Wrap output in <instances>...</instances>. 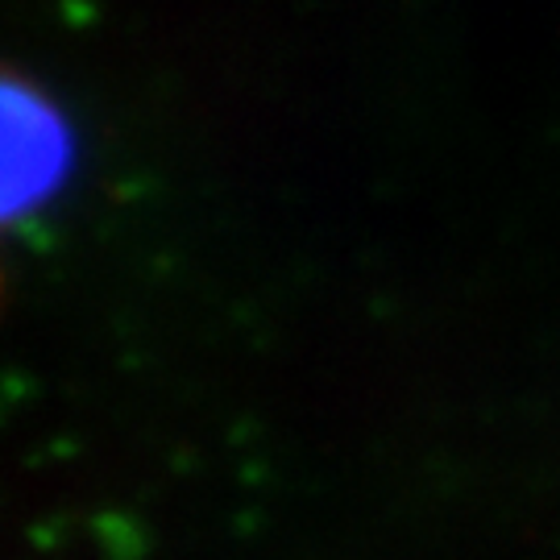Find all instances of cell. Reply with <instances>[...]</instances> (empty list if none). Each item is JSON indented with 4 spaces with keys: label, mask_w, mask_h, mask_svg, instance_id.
<instances>
[{
    "label": "cell",
    "mask_w": 560,
    "mask_h": 560,
    "mask_svg": "<svg viewBox=\"0 0 560 560\" xmlns=\"http://www.w3.org/2000/svg\"><path fill=\"white\" fill-rule=\"evenodd\" d=\"M71 166V138L67 125L50 104L9 88L4 104V191H9V217H21L25 208L46 203Z\"/></svg>",
    "instance_id": "6da1fadb"
}]
</instances>
